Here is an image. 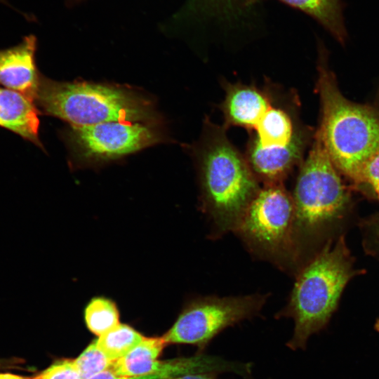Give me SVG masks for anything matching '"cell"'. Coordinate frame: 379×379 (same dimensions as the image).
Returning a JSON list of instances; mask_svg holds the SVG:
<instances>
[{
    "label": "cell",
    "instance_id": "4",
    "mask_svg": "<svg viewBox=\"0 0 379 379\" xmlns=\"http://www.w3.org/2000/svg\"><path fill=\"white\" fill-rule=\"evenodd\" d=\"M292 197L298 270L307 244L343 215L350 201L348 190L317 133L312 147L300 165Z\"/></svg>",
    "mask_w": 379,
    "mask_h": 379
},
{
    "label": "cell",
    "instance_id": "5",
    "mask_svg": "<svg viewBox=\"0 0 379 379\" xmlns=\"http://www.w3.org/2000/svg\"><path fill=\"white\" fill-rule=\"evenodd\" d=\"M35 102L46 114L81 127L152 117L149 104L126 91L88 83H62L40 77Z\"/></svg>",
    "mask_w": 379,
    "mask_h": 379
},
{
    "label": "cell",
    "instance_id": "25",
    "mask_svg": "<svg viewBox=\"0 0 379 379\" xmlns=\"http://www.w3.org/2000/svg\"><path fill=\"white\" fill-rule=\"evenodd\" d=\"M0 4H4V5L6 6H8V7H10V8L14 9V10L16 11L17 12L20 13V11L15 9V8L11 4V3L9 2L8 0H0Z\"/></svg>",
    "mask_w": 379,
    "mask_h": 379
},
{
    "label": "cell",
    "instance_id": "14",
    "mask_svg": "<svg viewBox=\"0 0 379 379\" xmlns=\"http://www.w3.org/2000/svg\"><path fill=\"white\" fill-rule=\"evenodd\" d=\"M253 131L251 139L262 147L287 146L301 133L286 110L272 105Z\"/></svg>",
    "mask_w": 379,
    "mask_h": 379
},
{
    "label": "cell",
    "instance_id": "26",
    "mask_svg": "<svg viewBox=\"0 0 379 379\" xmlns=\"http://www.w3.org/2000/svg\"><path fill=\"white\" fill-rule=\"evenodd\" d=\"M374 328L376 331L379 333V319L375 321V323L374 324Z\"/></svg>",
    "mask_w": 379,
    "mask_h": 379
},
{
    "label": "cell",
    "instance_id": "15",
    "mask_svg": "<svg viewBox=\"0 0 379 379\" xmlns=\"http://www.w3.org/2000/svg\"><path fill=\"white\" fill-rule=\"evenodd\" d=\"M311 16L341 44L347 34L341 0H278Z\"/></svg>",
    "mask_w": 379,
    "mask_h": 379
},
{
    "label": "cell",
    "instance_id": "19",
    "mask_svg": "<svg viewBox=\"0 0 379 379\" xmlns=\"http://www.w3.org/2000/svg\"><path fill=\"white\" fill-rule=\"evenodd\" d=\"M353 187L379 200V152L361 167Z\"/></svg>",
    "mask_w": 379,
    "mask_h": 379
},
{
    "label": "cell",
    "instance_id": "24",
    "mask_svg": "<svg viewBox=\"0 0 379 379\" xmlns=\"http://www.w3.org/2000/svg\"><path fill=\"white\" fill-rule=\"evenodd\" d=\"M0 379H31V378L8 372H0Z\"/></svg>",
    "mask_w": 379,
    "mask_h": 379
},
{
    "label": "cell",
    "instance_id": "12",
    "mask_svg": "<svg viewBox=\"0 0 379 379\" xmlns=\"http://www.w3.org/2000/svg\"><path fill=\"white\" fill-rule=\"evenodd\" d=\"M261 0H187L175 20H191L200 25H239L250 20Z\"/></svg>",
    "mask_w": 379,
    "mask_h": 379
},
{
    "label": "cell",
    "instance_id": "1",
    "mask_svg": "<svg viewBox=\"0 0 379 379\" xmlns=\"http://www.w3.org/2000/svg\"><path fill=\"white\" fill-rule=\"evenodd\" d=\"M200 187V206L220 237L235 232L259 192L260 182L245 156L231 143L225 128L206 120L194 148Z\"/></svg>",
    "mask_w": 379,
    "mask_h": 379
},
{
    "label": "cell",
    "instance_id": "21",
    "mask_svg": "<svg viewBox=\"0 0 379 379\" xmlns=\"http://www.w3.org/2000/svg\"><path fill=\"white\" fill-rule=\"evenodd\" d=\"M173 376L168 373H159L147 375L137 376V377H131V378H122L118 377L114 375L109 370L103 371L89 379H167L169 378H173Z\"/></svg>",
    "mask_w": 379,
    "mask_h": 379
},
{
    "label": "cell",
    "instance_id": "6",
    "mask_svg": "<svg viewBox=\"0 0 379 379\" xmlns=\"http://www.w3.org/2000/svg\"><path fill=\"white\" fill-rule=\"evenodd\" d=\"M293 228L292 194L279 183L260 188L234 233L254 255L295 274Z\"/></svg>",
    "mask_w": 379,
    "mask_h": 379
},
{
    "label": "cell",
    "instance_id": "11",
    "mask_svg": "<svg viewBox=\"0 0 379 379\" xmlns=\"http://www.w3.org/2000/svg\"><path fill=\"white\" fill-rule=\"evenodd\" d=\"M224 88L225 96L220 105L224 127L239 126L253 131L272 107L268 93L241 83L226 82Z\"/></svg>",
    "mask_w": 379,
    "mask_h": 379
},
{
    "label": "cell",
    "instance_id": "10",
    "mask_svg": "<svg viewBox=\"0 0 379 379\" xmlns=\"http://www.w3.org/2000/svg\"><path fill=\"white\" fill-rule=\"evenodd\" d=\"M303 148L302 133L285 147H262L250 139L245 157L259 182L279 184L302 160Z\"/></svg>",
    "mask_w": 379,
    "mask_h": 379
},
{
    "label": "cell",
    "instance_id": "3",
    "mask_svg": "<svg viewBox=\"0 0 379 379\" xmlns=\"http://www.w3.org/2000/svg\"><path fill=\"white\" fill-rule=\"evenodd\" d=\"M317 88L321 106L317 133L338 171L353 182L363 165L379 152V115L372 107L343 96L324 50L318 62Z\"/></svg>",
    "mask_w": 379,
    "mask_h": 379
},
{
    "label": "cell",
    "instance_id": "22",
    "mask_svg": "<svg viewBox=\"0 0 379 379\" xmlns=\"http://www.w3.org/2000/svg\"><path fill=\"white\" fill-rule=\"evenodd\" d=\"M25 361L18 357L0 358V370H24Z\"/></svg>",
    "mask_w": 379,
    "mask_h": 379
},
{
    "label": "cell",
    "instance_id": "17",
    "mask_svg": "<svg viewBox=\"0 0 379 379\" xmlns=\"http://www.w3.org/2000/svg\"><path fill=\"white\" fill-rule=\"evenodd\" d=\"M145 337L132 326L119 324L96 339L98 348L112 361L130 352Z\"/></svg>",
    "mask_w": 379,
    "mask_h": 379
},
{
    "label": "cell",
    "instance_id": "13",
    "mask_svg": "<svg viewBox=\"0 0 379 379\" xmlns=\"http://www.w3.org/2000/svg\"><path fill=\"white\" fill-rule=\"evenodd\" d=\"M0 127L44 149L39 139V110L24 95L0 86Z\"/></svg>",
    "mask_w": 379,
    "mask_h": 379
},
{
    "label": "cell",
    "instance_id": "18",
    "mask_svg": "<svg viewBox=\"0 0 379 379\" xmlns=\"http://www.w3.org/2000/svg\"><path fill=\"white\" fill-rule=\"evenodd\" d=\"M74 361L81 379H89L109 370L113 362L98 348L96 340L92 341Z\"/></svg>",
    "mask_w": 379,
    "mask_h": 379
},
{
    "label": "cell",
    "instance_id": "23",
    "mask_svg": "<svg viewBox=\"0 0 379 379\" xmlns=\"http://www.w3.org/2000/svg\"><path fill=\"white\" fill-rule=\"evenodd\" d=\"M218 372L215 371L190 373L180 376L169 378L167 379H218Z\"/></svg>",
    "mask_w": 379,
    "mask_h": 379
},
{
    "label": "cell",
    "instance_id": "2",
    "mask_svg": "<svg viewBox=\"0 0 379 379\" xmlns=\"http://www.w3.org/2000/svg\"><path fill=\"white\" fill-rule=\"evenodd\" d=\"M343 237L328 241L295 274L287 304L276 319L291 318L292 338L286 346L305 350L309 338L326 328L338 308L342 293L357 274Z\"/></svg>",
    "mask_w": 379,
    "mask_h": 379
},
{
    "label": "cell",
    "instance_id": "16",
    "mask_svg": "<svg viewBox=\"0 0 379 379\" xmlns=\"http://www.w3.org/2000/svg\"><path fill=\"white\" fill-rule=\"evenodd\" d=\"M120 312L116 302L105 295L92 297L84 309L88 329L98 336L119 324Z\"/></svg>",
    "mask_w": 379,
    "mask_h": 379
},
{
    "label": "cell",
    "instance_id": "20",
    "mask_svg": "<svg viewBox=\"0 0 379 379\" xmlns=\"http://www.w3.org/2000/svg\"><path fill=\"white\" fill-rule=\"evenodd\" d=\"M31 379H81L74 359H60Z\"/></svg>",
    "mask_w": 379,
    "mask_h": 379
},
{
    "label": "cell",
    "instance_id": "9",
    "mask_svg": "<svg viewBox=\"0 0 379 379\" xmlns=\"http://www.w3.org/2000/svg\"><path fill=\"white\" fill-rule=\"evenodd\" d=\"M36 48V37L29 34L17 45L0 49V86L34 102L40 79L35 60Z\"/></svg>",
    "mask_w": 379,
    "mask_h": 379
},
{
    "label": "cell",
    "instance_id": "7",
    "mask_svg": "<svg viewBox=\"0 0 379 379\" xmlns=\"http://www.w3.org/2000/svg\"><path fill=\"white\" fill-rule=\"evenodd\" d=\"M267 298L260 293L194 298L186 302L163 337L167 344L191 345L197 348V354H204L225 329L258 315Z\"/></svg>",
    "mask_w": 379,
    "mask_h": 379
},
{
    "label": "cell",
    "instance_id": "27",
    "mask_svg": "<svg viewBox=\"0 0 379 379\" xmlns=\"http://www.w3.org/2000/svg\"><path fill=\"white\" fill-rule=\"evenodd\" d=\"M72 1H79V0H72Z\"/></svg>",
    "mask_w": 379,
    "mask_h": 379
},
{
    "label": "cell",
    "instance_id": "8",
    "mask_svg": "<svg viewBox=\"0 0 379 379\" xmlns=\"http://www.w3.org/2000/svg\"><path fill=\"white\" fill-rule=\"evenodd\" d=\"M72 138L84 157L98 161L117 159L159 140L150 128L130 121L73 127Z\"/></svg>",
    "mask_w": 379,
    "mask_h": 379
}]
</instances>
